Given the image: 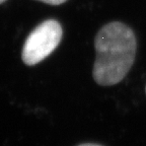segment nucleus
I'll return each mask as SVG.
<instances>
[{
    "label": "nucleus",
    "instance_id": "obj_5",
    "mask_svg": "<svg viewBox=\"0 0 146 146\" xmlns=\"http://www.w3.org/2000/svg\"><path fill=\"white\" fill-rule=\"evenodd\" d=\"M5 1H6V0H0V4H1V3H3V2H5Z\"/></svg>",
    "mask_w": 146,
    "mask_h": 146
},
{
    "label": "nucleus",
    "instance_id": "obj_2",
    "mask_svg": "<svg viewBox=\"0 0 146 146\" xmlns=\"http://www.w3.org/2000/svg\"><path fill=\"white\" fill-rule=\"evenodd\" d=\"M62 36L63 30L57 21L48 19L40 23L23 44L21 52L23 63L33 66L46 59L58 47Z\"/></svg>",
    "mask_w": 146,
    "mask_h": 146
},
{
    "label": "nucleus",
    "instance_id": "obj_3",
    "mask_svg": "<svg viewBox=\"0 0 146 146\" xmlns=\"http://www.w3.org/2000/svg\"><path fill=\"white\" fill-rule=\"evenodd\" d=\"M38 1H42V2L50 5H60L62 3L66 2L67 0H38Z\"/></svg>",
    "mask_w": 146,
    "mask_h": 146
},
{
    "label": "nucleus",
    "instance_id": "obj_4",
    "mask_svg": "<svg viewBox=\"0 0 146 146\" xmlns=\"http://www.w3.org/2000/svg\"><path fill=\"white\" fill-rule=\"evenodd\" d=\"M78 146H102L100 144H94V143H84V144H80Z\"/></svg>",
    "mask_w": 146,
    "mask_h": 146
},
{
    "label": "nucleus",
    "instance_id": "obj_1",
    "mask_svg": "<svg viewBox=\"0 0 146 146\" xmlns=\"http://www.w3.org/2000/svg\"><path fill=\"white\" fill-rule=\"evenodd\" d=\"M94 48V81L102 86H112L121 82L132 68L137 52L136 36L124 23L112 21L98 32Z\"/></svg>",
    "mask_w": 146,
    "mask_h": 146
}]
</instances>
